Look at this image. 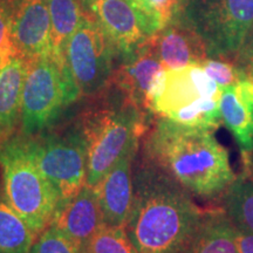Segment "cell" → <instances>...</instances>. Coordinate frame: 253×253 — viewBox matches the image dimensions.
I'll use <instances>...</instances> for the list:
<instances>
[{
    "instance_id": "44dd1931",
    "label": "cell",
    "mask_w": 253,
    "mask_h": 253,
    "mask_svg": "<svg viewBox=\"0 0 253 253\" xmlns=\"http://www.w3.org/2000/svg\"><path fill=\"white\" fill-rule=\"evenodd\" d=\"M36 238L20 214L0 198V253H30Z\"/></svg>"
},
{
    "instance_id": "d6986e66",
    "label": "cell",
    "mask_w": 253,
    "mask_h": 253,
    "mask_svg": "<svg viewBox=\"0 0 253 253\" xmlns=\"http://www.w3.org/2000/svg\"><path fill=\"white\" fill-rule=\"evenodd\" d=\"M52 23V58L62 69H67L66 50L68 41L78 30L84 7L81 0H46Z\"/></svg>"
},
{
    "instance_id": "f546056e",
    "label": "cell",
    "mask_w": 253,
    "mask_h": 253,
    "mask_svg": "<svg viewBox=\"0 0 253 253\" xmlns=\"http://www.w3.org/2000/svg\"><path fill=\"white\" fill-rule=\"evenodd\" d=\"M249 156H250V161H251V163H252V166H253V153L249 154Z\"/></svg>"
},
{
    "instance_id": "ba28073f",
    "label": "cell",
    "mask_w": 253,
    "mask_h": 253,
    "mask_svg": "<svg viewBox=\"0 0 253 253\" xmlns=\"http://www.w3.org/2000/svg\"><path fill=\"white\" fill-rule=\"evenodd\" d=\"M184 13L207 42L210 58L235 60L253 24V0H188Z\"/></svg>"
},
{
    "instance_id": "cb8c5ba5",
    "label": "cell",
    "mask_w": 253,
    "mask_h": 253,
    "mask_svg": "<svg viewBox=\"0 0 253 253\" xmlns=\"http://www.w3.org/2000/svg\"><path fill=\"white\" fill-rule=\"evenodd\" d=\"M30 253H79L78 246L50 224L34 240Z\"/></svg>"
},
{
    "instance_id": "4dcf8cb0",
    "label": "cell",
    "mask_w": 253,
    "mask_h": 253,
    "mask_svg": "<svg viewBox=\"0 0 253 253\" xmlns=\"http://www.w3.org/2000/svg\"><path fill=\"white\" fill-rule=\"evenodd\" d=\"M128 1H129V2H130V4H131V5H134V4H135V2H137V1H138V0H128Z\"/></svg>"
},
{
    "instance_id": "484cf974",
    "label": "cell",
    "mask_w": 253,
    "mask_h": 253,
    "mask_svg": "<svg viewBox=\"0 0 253 253\" xmlns=\"http://www.w3.org/2000/svg\"><path fill=\"white\" fill-rule=\"evenodd\" d=\"M235 61L246 68L253 65V24L243 41L239 52L237 53Z\"/></svg>"
},
{
    "instance_id": "9a60e30c",
    "label": "cell",
    "mask_w": 253,
    "mask_h": 253,
    "mask_svg": "<svg viewBox=\"0 0 253 253\" xmlns=\"http://www.w3.org/2000/svg\"><path fill=\"white\" fill-rule=\"evenodd\" d=\"M50 224L65 233L80 251L84 243L104 225L94 186L86 183L74 197L60 204Z\"/></svg>"
},
{
    "instance_id": "5bb4252c",
    "label": "cell",
    "mask_w": 253,
    "mask_h": 253,
    "mask_svg": "<svg viewBox=\"0 0 253 253\" xmlns=\"http://www.w3.org/2000/svg\"><path fill=\"white\" fill-rule=\"evenodd\" d=\"M12 41L15 53L28 61L52 56V23L46 0H17Z\"/></svg>"
},
{
    "instance_id": "7402d4cb",
    "label": "cell",
    "mask_w": 253,
    "mask_h": 253,
    "mask_svg": "<svg viewBox=\"0 0 253 253\" xmlns=\"http://www.w3.org/2000/svg\"><path fill=\"white\" fill-rule=\"evenodd\" d=\"M79 253H138L125 227L103 225L84 243Z\"/></svg>"
},
{
    "instance_id": "52a82bcc",
    "label": "cell",
    "mask_w": 253,
    "mask_h": 253,
    "mask_svg": "<svg viewBox=\"0 0 253 253\" xmlns=\"http://www.w3.org/2000/svg\"><path fill=\"white\" fill-rule=\"evenodd\" d=\"M80 93L71 71L62 69L52 56L28 62L23 91L19 132L32 136L55 126Z\"/></svg>"
},
{
    "instance_id": "4316f807",
    "label": "cell",
    "mask_w": 253,
    "mask_h": 253,
    "mask_svg": "<svg viewBox=\"0 0 253 253\" xmlns=\"http://www.w3.org/2000/svg\"><path fill=\"white\" fill-rule=\"evenodd\" d=\"M237 246H238L239 253H253V233L238 230Z\"/></svg>"
},
{
    "instance_id": "ffe728a7",
    "label": "cell",
    "mask_w": 253,
    "mask_h": 253,
    "mask_svg": "<svg viewBox=\"0 0 253 253\" xmlns=\"http://www.w3.org/2000/svg\"><path fill=\"white\" fill-rule=\"evenodd\" d=\"M219 108L221 122L232 132L240 153H253V109L239 102L232 86L221 89Z\"/></svg>"
},
{
    "instance_id": "83f0119b",
    "label": "cell",
    "mask_w": 253,
    "mask_h": 253,
    "mask_svg": "<svg viewBox=\"0 0 253 253\" xmlns=\"http://www.w3.org/2000/svg\"><path fill=\"white\" fill-rule=\"evenodd\" d=\"M248 72H249V75H250V77H251V78L253 79V65L249 66V67H248Z\"/></svg>"
},
{
    "instance_id": "6da1fadb",
    "label": "cell",
    "mask_w": 253,
    "mask_h": 253,
    "mask_svg": "<svg viewBox=\"0 0 253 253\" xmlns=\"http://www.w3.org/2000/svg\"><path fill=\"white\" fill-rule=\"evenodd\" d=\"M208 209L175 179L141 158L126 232L138 253H188Z\"/></svg>"
},
{
    "instance_id": "ac0fdd59",
    "label": "cell",
    "mask_w": 253,
    "mask_h": 253,
    "mask_svg": "<svg viewBox=\"0 0 253 253\" xmlns=\"http://www.w3.org/2000/svg\"><path fill=\"white\" fill-rule=\"evenodd\" d=\"M243 155V170L224 194L223 208L237 229L253 233V166L249 154Z\"/></svg>"
},
{
    "instance_id": "603a6c76",
    "label": "cell",
    "mask_w": 253,
    "mask_h": 253,
    "mask_svg": "<svg viewBox=\"0 0 253 253\" xmlns=\"http://www.w3.org/2000/svg\"><path fill=\"white\" fill-rule=\"evenodd\" d=\"M201 66L220 89L233 86L237 82L249 78L248 68L231 59L209 58L202 62Z\"/></svg>"
},
{
    "instance_id": "f1b7e54d",
    "label": "cell",
    "mask_w": 253,
    "mask_h": 253,
    "mask_svg": "<svg viewBox=\"0 0 253 253\" xmlns=\"http://www.w3.org/2000/svg\"><path fill=\"white\" fill-rule=\"evenodd\" d=\"M177 1H178V4L182 6V7H184V5L186 4V1H188V0H177Z\"/></svg>"
},
{
    "instance_id": "7c38bea8",
    "label": "cell",
    "mask_w": 253,
    "mask_h": 253,
    "mask_svg": "<svg viewBox=\"0 0 253 253\" xmlns=\"http://www.w3.org/2000/svg\"><path fill=\"white\" fill-rule=\"evenodd\" d=\"M151 38L164 69L201 65L210 58L207 42L185 15L184 8Z\"/></svg>"
},
{
    "instance_id": "30bf717a",
    "label": "cell",
    "mask_w": 253,
    "mask_h": 253,
    "mask_svg": "<svg viewBox=\"0 0 253 253\" xmlns=\"http://www.w3.org/2000/svg\"><path fill=\"white\" fill-rule=\"evenodd\" d=\"M163 66L155 48L153 38H147L137 47L121 55V62L115 66L110 86L126 102L148 112V95L156 75Z\"/></svg>"
},
{
    "instance_id": "e0dca14e",
    "label": "cell",
    "mask_w": 253,
    "mask_h": 253,
    "mask_svg": "<svg viewBox=\"0 0 253 253\" xmlns=\"http://www.w3.org/2000/svg\"><path fill=\"white\" fill-rule=\"evenodd\" d=\"M237 233L223 207L209 208L188 253H239Z\"/></svg>"
},
{
    "instance_id": "8992f818",
    "label": "cell",
    "mask_w": 253,
    "mask_h": 253,
    "mask_svg": "<svg viewBox=\"0 0 253 253\" xmlns=\"http://www.w3.org/2000/svg\"><path fill=\"white\" fill-rule=\"evenodd\" d=\"M23 138L32 160L58 192L59 205L86 184L87 149L79 121L63 128L54 126L37 135H23Z\"/></svg>"
},
{
    "instance_id": "5b68a950",
    "label": "cell",
    "mask_w": 253,
    "mask_h": 253,
    "mask_svg": "<svg viewBox=\"0 0 253 253\" xmlns=\"http://www.w3.org/2000/svg\"><path fill=\"white\" fill-rule=\"evenodd\" d=\"M0 177L6 202L38 237L52 223L60 199L27 153L19 131L0 141Z\"/></svg>"
},
{
    "instance_id": "4fadbf2b",
    "label": "cell",
    "mask_w": 253,
    "mask_h": 253,
    "mask_svg": "<svg viewBox=\"0 0 253 253\" xmlns=\"http://www.w3.org/2000/svg\"><path fill=\"white\" fill-rule=\"evenodd\" d=\"M81 2L112 41L118 55L126 54L149 38L141 15L128 0H81Z\"/></svg>"
},
{
    "instance_id": "277c9868",
    "label": "cell",
    "mask_w": 253,
    "mask_h": 253,
    "mask_svg": "<svg viewBox=\"0 0 253 253\" xmlns=\"http://www.w3.org/2000/svg\"><path fill=\"white\" fill-rule=\"evenodd\" d=\"M149 115L119 95V102L87 109L79 119L87 149V184L96 185L149 128ZM154 116V115H153Z\"/></svg>"
},
{
    "instance_id": "8fae6325",
    "label": "cell",
    "mask_w": 253,
    "mask_h": 253,
    "mask_svg": "<svg viewBox=\"0 0 253 253\" xmlns=\"http://www.w3.org/2000/svg\"><path fill=\"white\" fill-rule=\"evenodd\" d=\"M140 142L132 144L94 185L102 211L104 225L125 227L134 198V164Z\"/></svg>"
},
{
    "instance_id": "2e32d148",
    "label": "cell",
    "mask_w": 253,
    "mask_h": 253,
    "mask_svg": "<svg viewBox=\"0 0 253 253\" xmlns=\"http://www.w3.org/2000/svg\"><path fill=\"white\" fill-rule=\"evenodd\" d=\"M28 60L13 54L0 65V141L20 126L23 91Z\"/></svg>"
},
{
    "instance_id": "3957f363",
    "label": "cell",
    "mask_w": 253,
    "mask_h": 253,
    "mask_svg": "<svg viewBox=\"0 0 253 253\" xmlns=\"http://www.w3.org/2000/svg\"><path fill=\"white\" fill-rule=\"evenodd\" d=\"M220 87L201 65L162 69L148 95V112L179 125L216 130L221 123Z\"/></svg>"
},
{
    "instance_id": "7a4b0ae2",
    "label": "cell",
    "mask_w": 253,
    "mask_h": 253,
    "mask_svg": "<svg viewBox=\"0 0 253 253\" xmlns=\"http://www.w3.org/2000/svg\"><path fill=\"white\" fill-rule=\"evenodd\" d=\"M212 129L156 118L143 135L142 157L194 197L218 201L236 178L227 149Z\"/></svg>"
},
{
    "instance_id": "9c48e42d",
    "label": "cell",
    "mask_w": 253,
    "mask_h": 253,
    "mask_svg": "<svg viewBox=\"0 0 253 253\" xmlns=\"http://www.w3.org/2000/svg\"><path fill=\"white\" fill-rule=\"evenodd\" d=\"M115 47L96 20L84 9L78 30L68 41L66 60L80 96H101L110 86Z\"/></svg>"
},
{
    "instance_id": "d4e9b609",
    "label": "cell",
    "mask_w": 253,
    "mask_h": 253,
    "mask_svg": "<svg viewBox=\"0 0 253 253\" xmlns=\"http://www.w3.org/2000/svg\"><path fill=\"white\" fill-rule=\"evenodd\" d=\"M17 0H0V65L15 53L12 41V20Z\"/></svg>"
}]
</instances>
